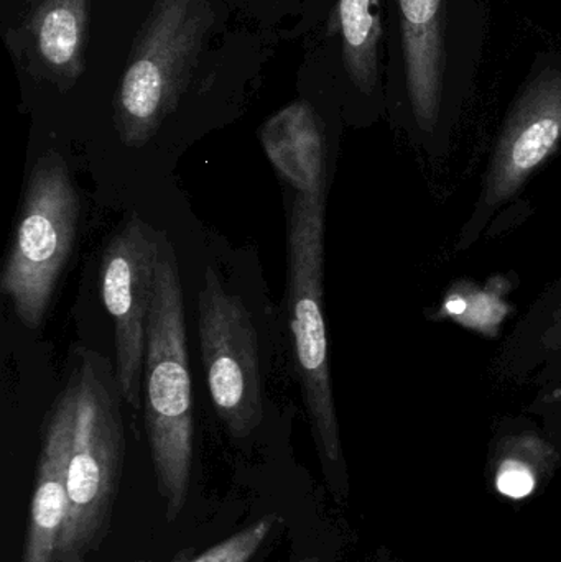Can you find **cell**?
Returning a JSON list of instances; mask_svg holds the SVG:
<instances>
[{
    "mask_svg": "<svg viewBox=\"0 0 561 562\" xmlns=\"http://www.w3.org/2000/svg\"><path fill=\"white\" fill-rule=\"evenodd\" d=\"M487 38L483 0H385V102L430 161L451 150L476 89Z\"/></svg>",
    "mask_w": 561,
    "mask_h": 562,
    "instance_id": "cell-1",
    "label": "cell"
},
{
    "mask_svg": "<svg viewBox=\"0 0 561 562\" xmlns=\"http://www.w3.org/2000/svg\"><path fill=\"white\" fill-rule=\"evenodd\" d=\"M144 385L145 428L171 524L190 492L194 426L183 286L173 247L165 236L148 316Z\"/></svg>",
    "mask_w": 561,
    "mask_h": 562,
    "instance_id": "cell-2",
    "label": "cell"
},
{
    "mask_svg": "<svg viewBox=\"0 0 561 562\" xmlns=\"http://www.w3.org/2000/svg\"><path fill=\"white\" fill-rule=\"evenodd\" d=\"M76 376L78 412L66 474L68 514L55 562H88L101 548L124 464L117 376L96 353L82 359Z\"/></svg>",
    "mask_w": 561,
    "mask_h": 562,
    "instance_id": "cell-3",
    "label": "cell"
},
{
    "mask_svg": "<svg viewBox=\"0 0 561 562\" xmlns=\"http://www.w3.org/2000/svg\"><path fill=\"white\" fill-rule=\"evenodd\" d=\"M214 19L211 0H155L114 95L115 132L125 147L147 145L177 111Z\"/></svg>",
    "mask_w": 561,
    "mask_h": 562,
    "instance_id": "cell-4",
    "label": "cell"
},
{
    "mask_svg": "<svg viewBox=\"0 0 561 562\" xmlns=\"http://www.w3.org/2000/svg\"><path fill=\"white\" fill-rule=\"evenodd\" d=\"M326 193H295L289 213L290 327L296 369L326 474L345 479L323 313Z\"/></svg>",
    "mask_w": 561,
    "mask_h": 562,
    "instance_id": "cell-5",
    "label": "cell"
},
{
    "mask_svg": "<svg viewBox=\"0 0 561 562\" xmlns=\"http://www.w3.org/2000/svg\"><path fill=\"white\" fill-rule=\"evenodd\" d=\"M561 144V48L536 53L497 132L473 211L457 237V252L493 236L494 224L513 206Z\"/></svg>",
    "mask_w": 561,
    "mask_h": 562,
    "instance_id": "cell-6",
    "label": "cell"
},
{
    "mask_svg": "<svg viewBox=\"0 0 561 562\" xmlns=\"http://www.w3.org/2000/svg\"><path fill=\"white\" fill-rule=\"evenodd\" d=\"M79 196L61 155L46 151L33 165L22 217L0 277L2 293L29 329H38L68 263L79 223Z\"/></svg>",
    "mask_w": 561,
    "mask_h": 562,
    "instance_id": "cell-7",
    "label": "cell"
},
{
    "mask_svg": "<svg viewBox=\"0 0 561 562\" xmlns=\"http://www.w3.org/2000/svg\"><path fill=\"white\" fill-rule=\"evenodd\" d=\"M198 333L214 408L234 438H247L263 419L257 330L243 297L211 267L198 294Z\"/></svg>",
    "mask_w": 561,
    "mask_h": 562,
    "instance_id": "cell-8",
    "label": "cell"
},
{
    "mask_svg": "<svg viewBox=\"0 0 561 562\" xmlns=\"http://www.w3.org/2000/svg\"><path fill=\"white\" fill-rule=\"evenodd\" d=\"M164 234L132 216L102 254L101 294L114 319L115 357L122 398L141 408L147 326Z\"/></svg>",
    "mask_w": 561,
    "mask_h": 562,
    "instance_id": "cell-9",
    "label": "cell"
},
{
    "mask_svg": "<svg viewBox=\"0 0 561 562\" xmlns=\"http://www.w3.org/2000/svg\"><path fill=\"white\" fill-rule=\"evenodd\" d=\"M493 376L526 393V413L561 442V277L519 317L493 357Z\"/></svg>",
    "mask_w": 561,
    "mask_h": 562,
    "instance_id": "cell-10",
    "label": "cell"
},
{
    "mask_svg": "<svg viewBox=\"0 0 561 562\" xmlns=\"http://www.w3.org/2000/svg\"><path fill=\"white\" fill-rule=\"evenodd\" d=\"M76 412L78 376L75 375L59 395L43 439L22 562H55L68 514L66 474L75 438Z\"/></svg>",
    "mask_w": 561,
    "mask_h": 562,
    "instance_id": "cell-11",
    "label": "cell"
},
{
    "mask_svg": "<svg viewBox=\"0 0 561 562\" xmlns=\"http://www.w3.org/2000/svg\"><path fill=\"white\" fill-rule=\"evenodd\" d=\"M89 0H38L23 23L30 68L61 91L86 69Z\"/></svg>",
    "mask_w": 561,
    "mask_h": 562,
    "instance_id": "cell-12",
    "label": "cell"
},
{
    "mask_svg": "<svg viewBox=\"0 0 561 562\" xmlns=\"http://www.w3.org/2000/svg\"><path fill=\"white\" fill-rule=\"evenodd\" d=\"M351 91L369 108L385 102V0H336L328 20Z\"/></svg>",
    "mask_w": 561,
    "mask_h": 562,
    "instance_id": "cell-13",
    "label": "cell"
},
{
    "mask_svg": "<svg viewBox=\"0 0 561 562\" xmlns=\"http://www.w3.org/2000/svg\"><path fill=\"white\" fill-rule=\"evenodd\" d=\"M260 142L277 175L295 193L328 191L325 124L310 102L280 109L260 128Z\"/></svg>",
    "mask_w": 561,
    "mask_h": 562,
    "instance_id": "cell-14",
    "label": "cell"
},
{
    "mask_svg": "<svg viewBox=\"0 0 561 562\" xmlns=\"http://www.w3.org/2000/svg\"><path fill=\"white\" fill-rule=\"evenodd\" d=\"M559 439L527 418L507 419L494 448V488L510 501L536 494L547 472L560 459Z\"/></svg>",
    "mask_w": 561,
    "mask_h": 562,
    "instance_id": "cell-15",
    "label": "cell"
},
{
    "mask_svg": "<svg viewBox=\"0 0 561 562\" xmlns=\"http://www.w3.org/2000/svg\"><path fill=\"white\" fill-rule=\"evenodd\" d=\"M277 521H279L277 515H267L191 562H249L266 543Z\"/></svg>",
    "mask_w": 561,
    "mask_h": 562,
    "instance_id": "cell-16",
    "label": "cell"
},
{
    "mask_svg": "<svg viewBox=\"0 0 561 562\" xmlns=\"http://www.w3.org/2000/svg\"><path fill=\"white\" fill-rule=\"evenodd\" d=\"M300 562H322V561H319L318 558L310 557V558H305V560L300 561Z\"/></svg>",
    "mask_w": 561,
    "mask_h": 562,
    "instance_id": "cell-17",
    "label": "cell"
}]
</instances>
